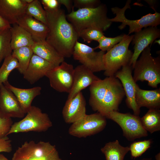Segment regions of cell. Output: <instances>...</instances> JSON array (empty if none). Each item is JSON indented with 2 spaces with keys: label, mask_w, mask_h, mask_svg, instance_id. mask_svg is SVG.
Here are the masks:
<instances>
[{
  "label": "cell",
  "mask_w": 160,
  "mask_h": 160,
  "mask_svg": "<svg viewBox=\"0 0 160 160\" xmlns=\"http://www.w3.org/2000/svg\"><path fill=\"white\" fill-rule=\"evenodd\" d=\"M46 14L49 31L46 41L63 57H70L79 38L77 33L68 21L64 10Z\"/></svg>",
  "instance_id": "6da1fadb"
},
{
  "label": "cell",
  "mask_w": 160,
  "mask_h": 160,
  "mask_svg": "<svg viewBox=\"0 0 160 160\" xmlns=\"http://www.w3.org/2000/svg\"><path fill=\"white\" fill-rule=\"evenodd\" d=\"M89 105L105 116L111 111H118L125 96L121 81L115 76L100 79L89 86Z\"/></svg>",
  "instance_id": "7a4b0ae2"
},
{
  "label": "cell",
  "mask_w": 160,
  "mask_h": 160,
  "mask_svg": "<svg viewBox=\"0 0 160 160\" xmlns=\"http://www.w3.org/2000/svg\"><path fill=\"white\" fill-rule=\"evenodd\" d=\"M74 8L66 16L78 34L82 30L90 28H99L104 31L112 23L107 17V7L105 4H101L95 8L80 9L76 11Z\"/></svg>",
  "instance_id": "3957f363"
},
{
  "label": "cell",
  "mask_w": 160,
  "mask_h": 160,
  "mask_svg": "<svg viewBox=\"0 0 160 160\" xmlns=\"http://www.w3.org/2000/svg\"><path fill=\"white\" fill-rule=\"evenodd\" d=\"M151 50L148 46L141 52L133 68V77L136 82L147 81L149 86L156 88L160 83V58L152 57Z\"/></svg>",
  "instance_id": "277c9868"
},
{
  "label": "cell",
  "mask_w": 160,
  "mask_h": 160,
  "mask_svg": "<svg viewBox=\"0 0 160 160\" xmlns=\"http://www.w3.org/2000/svg\"><path fill=\"white\" fill-rule=\"evenodd\" d=\"M12 160H62L55 146L49 142L25 141L14 153Z\"/></svg>",
  "instance_id": "5b68a950"
},
{
  "label": "cell",
  "mask_w": 160,
  "mask_h": 160,
  "mask_svg": "<svg viewBox=\"0 0 160 160\" xmlns=\"http://www.w3.org/2000/svg\"><path fill=\"white\" fill-rule=\"evenodd\" d=\"M134 36L127 35L121 41L104 54L105 76H114L120 69L129 64L133 52L129 49V47Z\"/></svg>",
  "instance_id": "8992f818"
},
{
  "label": "cell",
  "mask_w": 160,
  "mask_h": 160,
  "mask_svg": "<svg viewBox=\"0 0 160 160\" xmlns=\"http://www.w3.org/2000/svg\"><path fill=\"white\" fill-rule=\"evenodd\" d=\"M26 113L22 119L13 124L7 135L31 131L45 132L52 126L48 115L38 107L32 105Z\"/></svg>",
  "instance_id": "52a82bcc"
},
{
  "label": "cell",
  "mask_w": 160,
  "mask_h": 160,
  "mask_svg": "<svg viewBox=\"0 0 160 160\" xmlns=\"http://www.w3.org/2000/svg\"><path fill=\"white\" fill-rule=\"evenodd\" d=\"M131 1L127 0L124 7L122 8L117 7L112 8L111 10L116 16L110 19L112 22H121V24L119 26L120 30L124 28L127 25L129 27L128 35L133 32L137 33L143 28L149 27H157L160 24V13L156 11L153 14L149 13L142 17L140 19L136 20H130L127 19L125 15V13L127 9H131L130 5Z\"/></svg>",
  "instance_id": "ba28073f"
},
{
  "label": "cell",
  "mask_w": 160,
  "mask_h": 160,
  "mask_svg": "<svg viewBox=\"0 0 160 160\" xmlns=\"http://www.w3.org/2000/svg\"><path fill=\"white\" fill-rule=\"evenodd\" d=\"M105 117L120 127L123 136L129 141H133L148 135V132L143 127L139 116L129 113H122L114 111L110 112Z\"/></svg>",
  "instance_id": "9c48e42d"
},
{
  "label": "cell",
  "mask_w": 160,
  "mask_h": 160,
  "mask_svg": "<svg viewBox=\"0 0 160 160\" xmlns=\"http://www.w3.org/2000/svg\"><path fill=\"white\" fill-rule=\"evenodd\" d=\"M106 118L97 113L86 114L78 121L72 124L68 132L71 135L77 137H86L102 131L107 124Z\"/></svg>",
  "instance_id": "30bf717a"
},
{
  "label": "cell",
  "mask_w": 160,
  "mask_h": 160,
  "mask_svg": "<svg viewBox=\"0 0 160 160\" xmlns=\"http://www.w3.org/2000/svg\"><path fill=\"white\" fill-rule=\"evenodd\" d=\"M92 48L84 44L76 41L74 47L72 56L81 65L93 73L105 70L103 57L105 52H96Z\"/></svg>",
  "instance_id": "8fae6325"
},
{
  "label": "cell",
  "mask_w": 160,
  "mask_h": 160,
  "mask_svg": "<svg viewBox=\"0 0 160 160\" xmlns=\"http://www.w3.org/2000/svg\"><path fill=\"white\" fill-rule=\"evenodd\" d=\"M74 68L73 65L63 61L49 71L45 76L54 89L59 92L69 93L73 83Z\"/></svg>",
  "instance_id": "7c38bea8"
},
{
  "label": "cell",
  "mask_w": 160,
  "mask_h": 160,
  "mask_svg": "<svg viewBox=\"0 0 160 160\" xmlns=\"http://www.w3.org/2000/svg\"><path fill=\"white\" fill-rule=\"evenodd\" d=\"M133 70L132 66L128 64L118 71L114 76L120 80L122 84L126 97L125 102L127 107L133 111L134 114L139 116L140 108L137 106L135 99L136 91L139 86L133 78Z\"/></svg>",
  "instance_id": "4fadbf2b"
},
{
  "label": "cell",
  "mask_w": 160,
  "mask_h": 160,
  "mask_svg": "<svg viewBox=\"0 0 160 160\" xmlns=\"http://www.w3.org/2000/svg\"><path fill=\"white\" fill-rule=\"evenodd\" d=\"M160 37V30L157 27H149L135 33L132 40L134 51L129 65L133 69L135 63L142 51L156 39Z\"/></svg>",
  "instance_id": "5bb4252c"
},
{
  "label": "cell",
  "mask_w": 160,
  "mask_h": 160,
  "mask_svg": "<svg viewBox=\"0 0 160 160\" xmlns=\"http://www.w3.org/2000/svg\"><path fill=\"white\" fill-rule=\"evenodd\" d=\"M0 117L22 118L25 113L16 97L4 84L0 85Z\"/></svg>",
  "instance_id": "9a60e30c"
},
{
  "label": "cell",
  "mask_w": 160,
  "mask_h": 160,
  "mask_svg": "<svg viewBox=\"0 0 160 160\" xmlns=\"http://www.w3.org/2000/svg\"><path fill=\"white\" fill-rule=\"evenodd\" d=\"M86 114V102L81 92L67 100L62 110L63 119L68 124H72L84 117Z\"/></svg>",
  "instance_id": "2e32d148"
},
{
  "label": "cell",
  "mask_w": 160,
  "mask_h": 160,
  "mask_svg": "<svg viewBox=\"0 0 160 160\" xmlns=\"http://www.w3.org/2000/svg\"><path fill=\"white\" fill-rule=\"evenodd\" d=\"M100 79L94 73L83 65L77 66L74 68L73 83L68 93V99L72 98L82 90Z\"/></svg>",
  "instance_id": "e0dca14e"
},
{
  "label": "cell",
  "mask_w": 160,
  "mask_h": 160,
  "mask_svg": "<svg viewBox=\"0 0 160 160\" xmlns=\"http://www.w3.org/2000/svg\"><path fill=\"white\" fill-rule=\"evenodd\" d=\"M55 67L49 62L33 54L27 69L23 74V77L30 84H33L45 76L49 71Z\"/></svg>",
  "instance_id": "ac0fdd59"
},
{
  "label": "cell",
  "mask_w": 160,
  "mask_h": 160,
  "mask_svg": "<svg viewBox=\"0 0 160 160\" xmlns=\"http://www.w3.org/2000/svg\"><path fill=\"white\" fill-rule=\"evenodd\" d=\"M27 5L24 0H0V15L10 25L17 23Z\"/></svg>",
  "instance_id": "d6986e66"
},
{
  "label": "cell",
  "mask_w": 160,
  "mask_h": 160,
  "mask_svg": "<svg viewBox=\"0 0 160 160\" xmlns=\"http://www.w3.org/2000/svg\"><path fill=\"white\" fill-rule=\"evenodd\" d=\"M17 23L31 35L35 42L46 40L49 29L45 24L25 13L18 19Z\"/></svg>",
  "instance_id": "ffe728a7"
},
{
  "label": "cell",
  "mask_w": 160,
  "mask_h": 160,
  "mask_svg": "<svg viewBox=\"0 0 160 160\" xmlns=\"http://www.w3.org/2000/svg\"><path fill=\"white\" fill-rule=\"evenodd\" d=\"M3 84L15 96L25 114L32 106L31 103L34 98L41 94V88L40 87L29 89L20 88L12 85L8 81Z\"/></svg>",
  "instance_id": "44dd1931"
},
{
  "label": "cell",
  "mask_w": 160,
  "mask_h": 160,
  "mask_svg": "<svg viewBox=\"0 0 160 160\" xmlns=\"http://www.w3.org/2000/svg\"><path fill=\"white\" fill-rule=\"evenodd\" d=\"M31 47L33 54L49 62L55 67L59 65L64 61V58L46 40L35 42Z\"/></svg>",
  "instance_id": "7402d4cb"
},
{
  "label": "cell",
  "mask_w": 160,
  "mask_h": 160,
  "mask_svg": "<svg viewBox=\"0 0 160 160\" xmlns=\"http://www.w3.org/2000/svg\"><path fill=\"white\" fill-rule=\"evenodd\" d=\"M136 103L138 107H146L149 109L160 108V89L153 90H145L138 86L135 96Z\"/></svg>",
  "instance_id": "603a6c76"
},
{
  "label": "cell",
  "mask_w": 160,
  "mask_h": 160,
  "mask_svg": "<svg viewBox=\"0 0 160 160\" xmlns=\"http://www.w3.org/2000/svg\"><path fill=\"white\" fill-rule=\"evenodd\" d=\"M10 44L12 50L24 47H31L35 43L31 35L17 23L10 28Z\"/></svg>",
  "instance_id": "cb8c5ba5"
},
{
  "label": "cell",
  "mask_w": 160,
  "mask_h": 160,
  "mask_svg": "<svg viewBox=\"0 0 160 160\" xmlns=\"http://www.w3.org/2000/svg\"><path fill=\"white\" fill-rule=\"evenodd\" d=\"M129 150V147L122 146L118 140L107 143L101 149L106 160H124Z\"/></svg>",
  "instance_id": "d4e9b609"
},
{
  "label": "cell",
  "mask_w": 160,
  "mask_h": 160,
  "mask_svg": "<svg viewBox=\"0 0 160 160\" xmlns=\"http://www.w3.org/2000/svg\"><path fill=\"white\" fill-rule=\"evenodd\" d=\"M141 121L144 129L152 134L160 130V111L158 109H149Z\"/></svg>",
  "instance_id": "484cf974"
},
{
  "label": "cell",
  "mask_w": 160,
  "mask_h": 160,
  "mask_svg": "<svg viewBox=\"0 0 160 160\" xmlns=\"http://www.w3.org/2000/svg\"><path fill=\"white\" fill-rule=\"evenodd\" d=\"M33 54L31 47H24L12 51V55L18 62L17 69L20 73L23 74L26 71Z\"/></svg>",
  "instance_id": "4316f807"
},
{
  "label": "cell",
  "mask_w": 160,
  "mask_h": 160,
  "mask_svg": "<svg viewBox=\"0 0 160 160\" xmlns=\"http://www.w3.org/2000/svg\"><path fill=\"white\" fill-rule=\"evenodd\" d=\"M25 14L47 25L46 12L43 8L40 0H33L31 3L28 4Z\"/></svg>",
  "instance_id": "83f0119b"
},
{
  "label": "cell",
  "mask_w": 160,
  "mask_h": 160,
  "mask_svg": "<svg viewBox=\"0 0 160 160\" xmlns=\"http://www.w3.org/2000/svg\"><path fill=\"white\" fill-rule=\"evenodd\" d=\"M18 67L17 59L12 54L6 57L0 68V85L8 81V77L11 72Z\"/></svg>",
  "instance_id": "f1b7e54d"
},
{
  "label": "cell",
  "mask_w": 160,
  "mask_h": 160,
  "mask_svg": "<svg viewBox=\"0 0 160 160\" xmlns=\"http://www.w3.org/2000/svg\"><path fill=\"white\" fill-rule=\"evenodd\" d=\"M10 28L0 32V64L3 60L12 54L13 51L10 44Z\"/></svg>",
  "instance_id": "f546056e"
},
{
  "label": "cell",
  "mask_w": 160,
  "mask_h": 160,
  "mask_svg": "<svg viewBox=\"0 0 160 160\" xmlns=\"http://www.w3.org/2000/svg\"><path fill=\"white\" fill-rule=\"evenodd\" d=\"M127 35L122 34L113 38L104 36L97 41L99 45L94 49H95L99 48L102 51L107 52L121 41Z\"/></svg>",
  "instance_id": "4dcf8cb0"
},
{
  "label": "cell",
  "mask_w": 160,
  "mask_h": 160,
  "mask_svg": "<svg viewBox=\"0 0 160 160\" xmlns=\"http://www.w3.org/2000/svg\"><path fill=\"white\" fill-rule=\"evenodd\" d=\"M153 141L151 139L135 141L129 147L131 156L136 158L141 156L151 147Z\"/></svg>",
  "instance_id": "1f68e13d"
},
{
  "label": "cell",
  "mask_w": 160,
  "mask_h": 160,
  "mask_svg": "<svg viewBox=\"0 0 160 160\" xmlns=\"http://www.w3.org/2000/svg\"><path fill=\"white\" fill-rule=\"evenodd\" d=\"M103 32L97 28H87L81 31L78 35L79 37L82 38L84 42L90 43L93 41H98L104 36Z\"/></svg>",
  "instance_id": "d6a6232c"
},
{
  "label": "cell",
  "mask_w": 160,
  "mask_h": 160,
  "mask_svg": "<svg viewBox=\"0 0 160 160\" xmlns=\"http://www.w3.org/2000/svg\"><path fill=\"white\" fill-rule=\"evenodd\" d=\"M74 7L78 9L92 8L97 7L101 4L98 0H73Z\"/></svg>",
  "instance_id": "836d02e7"
},
{
  "label": "cell",
  "mask_w": 160,
  "mask_h": 160,
  "mask_svg": "<svg viewBox=\"0 0 160 160\" xmlns=\"http://www.w3.org/2000/svg\"><path fill=\"white\" fill-rule=\"evenodd\" d=\"M13 124L11 118L0 117V138L7 136Z\"/></svg>",
  "instance_id": "e575fe53"
},
{
  "label": "cell",
  "mask_w": 160,
  "mask_h": 160,
  "mask_svg": "<svg viewBox=\"0 0 160 160\" xmlns=\"http://www.w3.org/2000/svg\"><path fill=\"white\" fill-rule=\"evenodd\" d=\"M40 1L46 12H54L60 8L61 5L58 0H41Z\"/></svg>",
  "instance_id": "d590c367"
},
{
  "label": "cell",
  "mask_w": 160,
  "mask_h": 160,
  "mask_svg": "<svg viewBox=\"0 0 160 160\" xmlns=\"http://www.w3.org/2000/svg\"><path fill=\"white\" fill-rule=\"evenodd\" d=\"M12 150L11 140L7 136L0 138V153H10Z\"/></svg>",
  "instance_id": "8d00e7d4"
},
{
  "label": "cell",
  "mask_w": 160,
  "mask_h": 160,
  "mask_svg": "<svg viewBox=\"0 0 160 160\" xmlns=\"http://www.w3.org/2000/svg\"><path fill=\"white\" fill-rule=\"evenodd\" d=\"M60 4L64 5L66 8L69 13L73 7V1L72 0H58Z\"/></svg>",
  "instance_id": "74e56055"
},
{
  "label": "cell",
  "mask_w": 160,
  "mask_h": 160,
  "mask_svg": "<svg viewBox=\"0 0 160 160\" xmlns=\"http://www.w3.org/2000/svg\"><path fill=\"white\" fill-rule=\"evenodd\" d=\"M11 27L8 22L4 19L0 15V32Z\"/></svg>",
  "instance_id": "f35d334b"
},
{
  "label": "cell",
  "mask_w": 160,
  "mask_h": 160,
  "mask_svg": "<svg viewBox=\"0 0 160 160\" xmlns=\"http://www.w3.org/2000/svg\"><path fill=\"white\" fill-rule=\"evenodd\" d=\"M147 2L149 5L151 6V7L153 9L154 11H156V10L155 9L154 5L156 2V1L155 0H145Z\"/></svg>",
  "instance_id": "ab89813d"
},
{
  "label": "cell",
  "mask_w": 160,
  "mask_h": 160,
  "mask_svg": "<svg viewBox=\"0 0 160 160\" xmlns=\"http://www.w3.org/2000/svg\"><path fill=\"white\" fill-rule=\"evenodd\" d=\"M0 160H9L4 155L0 153Z\"/></svg>",
  "instance_id": "60d3db41"
},
{
  "label": "cell",
  "mask_w": 160,
  "mask_h": 160,
  "mask_svg": "<svg viewBox=\"0 0 160 160\" xmlns=\"http://www.w3.org/2000/svg\"><path fill=\"white\" fill-rule=\"evenodd\" d=\"M156 160H160V152L157 154L155 156Z\"/></svg>",
  "instance_id": "b9f144b4"
},
{
  "label": "cell",
  "mask_w": 160,
  "mask_h": 160,
  "mask_svg": "<svg viewBox=\"0 0 160 160\" xmlns=\"http://www.w3.org/2000/svg\"><path fill=\"white\" fill-rule=\"evenodd\" d=\"M24 1L28 4L31 3L33 0H24Z\"/></svg>",
  "instance_id": "7bdbcfd3"
},
{
  "label": "cell",
  "mask_w": 160,
  "mask_h": 160,
  "mask_svg": "<svg viewBox=\"0 0 160 160\" xmlns=\"http://www.w3.org/2000/svg\"><path fill=\"white\" fill-rule=\"evenodd\" d=\"M140 160H152V159L151 158H143Z\"/></svg>",
  "instance_id": "ee69618b"
},
{
  "label": "cell",
  "mask_w": 160,
  "mask_h": 160,
  "mask_svg": "<svg viewBox=\"0 0 160 160\" xmlns=\"http://www.w3.org/2000/svg\"><path fill=\"white\" fill-rule=\"evenodd\" d=\"M154 44H155V43H158V44H159L160 45V39H159V40H155L154 41Z\"/></svg>",
  "instance_id": "f6af8a7d"
},
{
  "label": "cell",
  "mask_w": 160,
  "mask_h": 160,
  "mask_svg": "<svg viewBox=\"0 0 160 160\" xmlns=\"http://www.w3.org/2000/svg\"></svg>",
  "instance_id": "bcb514c9"
}]
</instances>
